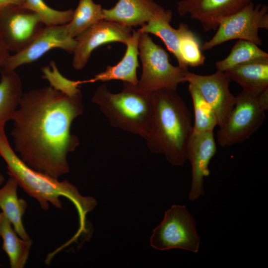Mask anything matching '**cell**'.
Instances as JSON below:
<instances>
[{
	"label": "cell",
	"instance_id": "9a60e30c",
	"mask_svg": "<svg viewBox=\"0 0 268 268\" xmlns=\"http://www.w3.org/2000/svg\"><path fill=\"white\" fill-rule=\"evenodd\" d=\"M162 7L153 0H118L116 5L104 9V19L132 27L146 23Z\"/></svg>",
	"mask_w": 268,
	"mask_h": 268
},
{
	"label": "cell",
	"instance_id": "3957f363",
	"mask_svg": "<svg viewBox=\"0 0 268 268\" xmlns=\"http://www.w3.org/2000/svg\"><path fill=\"white\" fill-rule=\"evenodd\" d=\"M5 122H0V156L6 164L8 175L14 178L18 186L35 199L45 210L48 209L49 202L56 208H61L62 203L60 199L62 197L70 200L78 212L79 229H86V215L95 208L96 200L81 196L76 187L67 180L59 181L27 165L10 145L5 132Z\"/></svg>",
	"mask_w": 268,
	"mask_h": 268
},
{
	"label": "cell",
	"instance_id": "7402d4cb",
	"mask_svg": "<svg viewBox=\"0 0 268 268\" xmlns=\"http://www.w3.org/2000/svg\"><path fill=\"white\" fill-rule=\"evenodd\" d=\"M104 20L103 8L93 0H79L70 21L67 24L69 36L75 38L88 28Z\"/></svg>",
	"mask_w": 268,
	"mask_h": 268
},
{
	"label": "cell",
	"instance_id": "484cf974",
	"mask_svg": "<svg viewBox=\"0 0 268 268\" xmlns=\"http://www.w3.org/2000/svg\"><path fill=\"white\" fill-rule=\"evenodd\" d=\"M21 6L35 13L45 26L66 24L73 13L72 9L59 10L52 8L44 0H23Z\"/></svg>",
	"mask_w": 268,
	"mask_h": 268
},
{
	"label": "cell",
	"instance_id": "83f0119b",
	"mask_svg": "<svg viewBox=\"0 0 268 268\" xmlns=\"http://www.w3.org/2000/svg\"><path fill=\"white\" fill-rule=\"evenodd\" d=\"M9 52L0 30V70L10 55Z\"/></svg>",
	"mask_w": 268,
	"mask_h": 268
},
{
	"label": "cell",
	"instance_id": "d4e9b609",
	"mask_svg": "<svg viewBox=\"0 0 268 268\" xmlns=\"http://www.w3.org/2000/svg\"><path fill=\"white\" fill-rule=\"evenodd\" d=\"M178 30L180 52L186 66L196 67L203 65L205 58L201 51L198 37L186 24L181 23Z\"/></svg>",
	"mask_w": 268,
	"mask_h": 268
},
{
	"label": "cell",
	"instance_id": "44dd1931",
	"mask_svg": "<svg viewBox=\"0 0 268 268\" xmlns=\"http://www.w3.org/2000/svg\"><path fill=\"white\" fill-rule=\"evenodd\" d=\"M0 122L11 120L23 94L22 81L15 70L1 69Z\"/></svg>",
	"mask_w": 268,
	"mask_h": 268
},
{
	"label": "cell",
	"instance_id": "4fadbf2b",
	"mask_svg": "<svg viewBox=\"0 0 268 268\" xmlns=\"http://www.w3.org/2000/svg\"><path fill=\"white\" fill-rule=\"evenodd\" d=\"M254 0H181L177 11L181 16L189 15L208 32L216 30L220 21L245 7Z\"/></svg>",
	"mask_w": 268,
	"mask_h": 268
},
{
	"label": "cell",
	"instance_id": "e0dca14e",
	"mask_svg": "<svg viewBox=\"0 0 268 268\" xmlns=\"http://www.w3.org/2000/svg\"><path fill=\"white\" fill-rule=\"evenodd\" d=\"M224 72L242 90L254 96L268 88V58L241 64Z\"/></svg>",
	"mask_w": 268,
	"mask_h": 268
},
{
	"label": "cell",
	"instance_id": "f1b7e54d",
	"mask_svg": "<svg viewBox=\"0 0 268 268\" xmlns=\"http://www.w3.org/2000/svg\"><path fill=\"white\" fill-rule=\"evenodd\" d=\"M260 106L265 110L268 109V88L257 96Z\"/></svg>",
	"mask_w": 268,
	"mask_h": 268
},
{
	"label": "cell",
	"instance_id": "5bb4252c",
	"mask_svg": "<svg viewBox=\"0 0 268 268\" xmlns=\"http://www.w3.org/2000/svg\"><path fill=\"white\" fill-rule=\"evenodd\" d=\"M216 152L212 131L193 132L189 141L187 155L192 167V183L189 199L194 201L204 195V178L210 174L208 165Z\"/></svg>",
	"mask_w": 268,
	"mask_h": 268
},
{
	"label": "cell",
	"instance_id": "8fae6325",
	"mask_svg": "<svg viewBox=\"0 0 268 268\" xmlns=\"http://www.w3.org/2000/svg\"><path fill=\"white\" fill-rule=\"evenodd\" d=\"M185 82L192 84L211 106L217 118L218 126L222 127L227 120L236 101L230 92L232 81L225 72L217 70L210 75H200L187 70Z\"/></svg>",
	"mask_w": 268,
	"mask_h": 268
},
{
	"label": "cell",
	"instance_id": "603a6c76",
	"mask_svg": "<svg viewBox=\"0 0 268 268\" xmlns=\"http://www.w3.org/2000/svg\"><path fill=\"white\" fill-rule=\"evenodd\" d=\"M268 58V54L253 42L238 40L229 55L215 64L217 70L224 72L238 65Z\"/></svg>",
	"mask_w": 268,
	"mask_h": 268
},
{
	"label": "cell",
	"instance_id": "ffe728a7",
	"mask_svg": "<svg viewBox=\"0 0 268 268\" xmlns=\"http://www.w3.org/2000/svg\"><path fill=\"white\" fill-rule=\"evenodd\" d=\"M0 237L2 240V249L8 257L10 267L23 268L28 259L32 241L21 239L2 212L0 213Z\"/></svg>",
	"mask_w": 268,
	"mask_h": 268
},
{
	"label": "cell",
	"instance_id": "8992f818",
	"mask_svg": "<svg viewBox=\"0 0 268 268\" xmlns=\"http://www.w3.org/2000/svg\"><path fill=\"white\" fill-rule=\"evenodd\" d=\"M200 240L195 220L187 207L173 205L165 211L162 222L153 230L150 244L160 251L181 249L196 253Z\"/></svg>",
	"mask_w": 268,
	"mask_h": 268
},
{
	"label": "cell",
	"instance_id": "6da1fadb",
	"mask_svg": "<svg viewBox=\"0 0 268 268\" xmlns=\"http://www.w3.org/2000/svg\"><path fill=\"white\" fill-rule=\"evenodd\" d=\"M83 112L81 93L69 96L49 86L23 93L11 119L15 151L30 168L58 179L69 172L67 155L79 145L71 126Z\"/></svg>",
	"mask_w": 268,
	"mask_h": 268
},
{
	"label": "cell",
	"instance_id": "52a82bcc",
	"mask_svg": "<svg viewBox=\"0 0 268 268\" xmlns=\"http://www.w3.org/2000/svg\"><path fill=\"white\" fill-rule=\"evenodd\" d=\"M261 28L268 29V7L265 4L255 5L251 2L222 19L214 35L204 43L201 50H208L234 39L244 40L261 46L263 41L259 31Z\"/></svg>",
	"mask_w": 268,
	"mask_h": 268
},
{
	"label": "cell",
	"instance_id": "9c48e42d",
	"mask_svg": "<svg viewBox=\"0 0 268 268\" xmlns=\"http://www.w3.org/2000/svg\"><path fill=\"white\" fill-rule=\"evenodd\" d=\"M44 26L35 13L21 5L0 9V30L10 52L15 53L25 49Z\"/></svg>",
	"mask_w": 268,
	"mask_h": 268
},
{
	"label": "cell",
	"instance_id": "4dcf8cb0",
	"mask_svg": "<svg viewBox=\"0 0 268 268\" xmlns=\"http://www.w3.org/2000/svg\"><path fill=\"white\" fill-rule=\"evenodd\" d=\"M4 181V177L0 172V185L2 184Z\"/></svg>",
	"mask_w": 268,
	"mask_h": 268
},
{
	"label": "cell",
	"instance_id": "2e32d148",
	"mask_svg": "<svg viewBox=\"0 0 268 268\" xmlns=\"http://www.w3.org/2000/svg\"><path fill=\"white\" fill-rule=\"evenodd\" d=\"M140 33L138 29L132 30V36L126 44L127 49L125 54L117 65L114 66H108L104 71L96 74L90 79L80 81V84L99 81L105 82L111 80H120L137 85L138 79L136 69L139 67L138 41Z\"/></svg>",
	"mask_w": 268,
	"mask_h": 268
},
{
	"label": "cell",
	"instance_id": "cb8c5ba5",
	"mask_svg": "<svg viewBox=\"0 0 268 268\" xmlns=\"http://www.w3.org/2000/svg\"><path fill=\"white\" fill-rule=\"evenodd\" d=\"M188 90L194 111L193 132H213L215 127L218 126L217 118L213 109L192 84L189 83Z\"/></svg>",
	"mask_w": 268,
	"mask_h": 268
},
{
	"label": "cell",
	"instance_id": "4316f807",
	"mask_svg": "<svg viewBox=\"0 0 268 268\" xmlns=\"http://www.w3.org/2000/svg\"><path fill=\"white\" fill-rule=\"evenodd\" d=\"M50 67L42 68L43 78L47 80L50 86L55 90L66 95L74 96L81 93L79 89V81L69 80L59 71L54 62L50 63Z\"/></svg>",
	"mask_w": 268,
	"mask_h": 268
},
{
	"label": "cell",
	"instance_id": "ba28073f",
	"mask_svg": "<svg viewBox=\"0 0 268 268\" xmlns=\"http://www.w3.org/2000/svg\"><path fill=\"white\" fill-rule=\"evenodd\" d=\"M236 97L232 110L217 133V142L221 147L244 142L266 120V111L260 106L257 96L242 90Z\"/></svg>",
	"mask_w": 268,
	"mask_h": 268
},
{
	"label": "cell",
	"instance_id": "7a4b0ae2",
	"mask_svg": "<svg viewBox=\"0 0 268 268\" xmlns=\"http://www.w3.org/2000/svg\"><path fill=\"white\" fill-rule=\"evenodd\" d=\"M153 115L145 138L150 151L165 156L173 166L187 159V146L193 131L190 111L176 91L160 89L152 92Z\"/></svg>",
	"mask_w": 268,
	"mask_h": 268
},
{
	"label": "cell",
	"instance_id": "d6986e66",
	"mask_svg": "<svg viewBox=\"0 0 268 268\" xmlns=\"http://www.w3.org/2000/svg\"><path fill=\"white\" fill-rule=\"evenodd\" d=\"M18 186L17 181L9 176L5 185L0 189V208L18 235L25 241H31L22 221L27 203L24 200L18 198Z\"/></svg>",
	"mask_w": 268,
	"mask_h": 268
},
{
	"label": "cell",
	"instance_id": "30bf717a",
	"mask_svg": "<svg viewBox=\"0 0 268 268\" xmlns=\"http://www.w3.org/2000/svg\"><path fill=\"white\" fill-rule=\"evenodd\" d=\"M75 45V39L68 34L67 24L44 26L38 36L25 49L10 55L1 69L15 70L21 66L35 62L54 49H61L72 54Z\"/></svg>",
	"mask_w": 268,
	"mask_h": 268
},
{
	"label": "cell",
	"instance_id": "ac0fdd59",
	"mask_svg": "<svg viewBox=\"0 0 268 268\" xmlns=\"http://www.w3.org/2000/svg\"><path fill=\"white\" fill-rule=\"evenodd\" d=\"M172 17V11L170 9L165 10L162 7L138 30L141 33H151L159 37L168 51L176 58L178 66L188 70V67L184 63L180 52L179 31L170 24Z\"/></svg>",
	"mask_w": 268,
	"mask_h": 268
},
{
	"label": "cell",
	"instance_id": "7c38bea8",
	"mask_svg": "<svg viewBox=\"0 0 268 268\" xmlns=\"http://www.w3.org/2000/svg\"><path fill=\"white\" fill-rule=\"evenodd\" d=\"M132 27L105 20L93 25L75 38L72 67L78 70L83 69L92 52L102 45L111 42L126 44L132 36Z\"/></svg>",
	"mask_w": 268,
	"mask_h": 268
},
{
	"label": "cell",
	"instance_id": "5b68a950",
	"mask_svg": "<svg viewBox=\"0 0 268 268\" xmlns=\"http://www.w3.org/2000/svg\"><path fill=\"white\" fill-rule=\"evenodd\" d=\"M138 51L142 72L137 86L149 92L160 89L177 90L178 85L185 82V70L170 64L169 55L160 45L155 43L147 33H141Z\"/></svg>",
	"mask_w": 268,
	"mask_h": 268
},
{
	"label": "cell",
	"instance_id": "277c9868",
	"mask_svg": "<svg viewBox=\"0 0 268 268\" xmlns=\"http://www.w3.org/2000/svg\"><path fill=\"white\" fill-rule=\"evenodd\" d=\"M92 102L97 105L111 125L145 139L153 115L152 92L123 82L122 90L113 93L104 83L95 91Z\"/></svg>",
	"mask_w": 268,
	"mask_h": 268
},
{
	"label": "cell",
	"instance_id": "f546056e",
	"mask_svg": "<svg viewBox=\"0 0 268 268\" xmlns=\"http://www.w3.org/2000/svg\"><path fill=\"white\" fill-rule=\"evenodd\" d=\"M23 0H0V9L8 5H21Z\"/></svg>",
	"mask_w": 268,
	"mask_h": 268
}]
</instances>
